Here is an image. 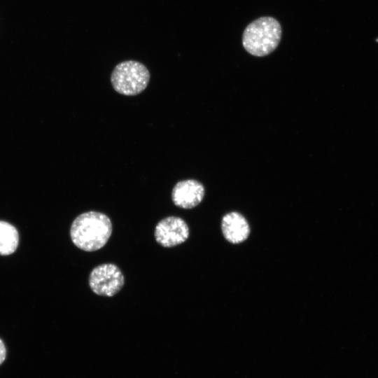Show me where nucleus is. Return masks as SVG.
<instances>
[{"label":"nucleus","mask_w":378,"mask_h":378,"mask_svg":"<svg viewBox=\"0 0 378 378\" xmlns=\"http://www.w3.org/2000/svg\"><path fill=\"white\" fill-rule=\"evenodd\" d=\"M112 233V223L104 214L88 211L77 216L70 228L73 243L85 251H95L102 248Z\"/></svg>","instance_id":"1"},{"label":"nucleus","mask_w":378,"mask_h":378,"mask_svg":"<svg viewBox=\"0 0 378 378\" xmlns=\"http://www.w3.org/2000/svg\"><path fill=\"white\" fill-rule=\"evenodd\" d=\"M281 35L280 22L273 17L262 16L246 27L242 34V45L250 55L263 57L277 48Z\"/></svg>","instance_id":"2"},{"label":"nucleus","mask_w":378,"mask_h":378,"mask_svg":"<svg viewBox=\"0 0 378 378\" xmlns=\"http://www.w3.org/2000/svg\"><path fill=\"white\" fill-rule=\"evenodd\" d=\"M150 80L148 69L142 63L129 60L115 66L111 81L114 90L123 95L133 96L143 92Z\"/></svg>","instance_id":"3"},{"label":"nucleus","mask_w":378,"mask_h":378,"mask_svg":"<svg viewBox=\"0 0 378 378\" xmlns=\"http://www.w3.org/2000/svg\"><path fill=\"white\" fill-rule=\"evenodd\" d=\"M124 275L120 269L113 263H104L95 267L89 276L92 291L105 297H112L123 287Z\"/></svg>","instance_id":"4"},{"label":"nucleus","mask_w":378,"mask_h":378,"mask_svg":"<svg viewBox=\"0 0 378 378\" xmlns=\"http://www.w3.org/2000/svg\"><path fill=\"white\" fill-rule=\"evenodd\" d=\"M189 233V227L184 220L177 216H169L158 222L154 236L160 245L170 248L185 242Z\"/></svg>","instance_id":"5"},{"label":"nucleus","mask_w":378,"mask_h":378,"mask_svg":"<svg viewBox=\"0 0 378 378\" xmlns=\"http://www.w3.org/2000/svg\"><path fill=\"white\" fill-rule=\"evenodd\" d=\"M204 188L199 181L188 179L178 182L172 192L174 204L183 209L197 206L204 196Z\"/></svg>","instance_id":"6"},{"label":"nucleus","mask_w":378,"mask_h":378,"mask_svg":"<svg viewBox=\"0 0 378 378\" xmlns=\"http://www.w3.org/2000/svg\"><path fill=\"white\" fill-rule=\"evenodd\" d=\"M221 230L225 239L232 244H239L245 241L250 233L247 220L237 212L228 213L223 216Z\"/></svg>","instance_id":"7"},{"label":"nucleus","mask_w":378,"mask_h":378,"mask_svg":"<svg viewBox=\"0 0 378 378\" xmlns=\"http://www.w3.org/2000/svg\"><path fill=\"white\" fill-rule=\"evenodd\" d=\"M18 232L11 224L0 220V255L13 253L18 245Z\"/></svg>","instance_id":"8"},{"label":"nucleus","mask_w":378,"mask_h":378,"mask_svg":"<svg viewBox=\"0 0 378 378\" xmlns=\"http://www.w3.org/2000/svg\"><path fill=\"white\" fill-rule=\"evenodd\" d=\"M6 355V350L5 345L2 340L0 339V365L5 360Z\"/></svg>","instance_id":"9"}]
</instances>
